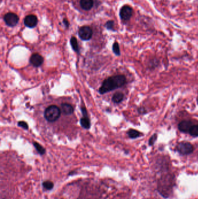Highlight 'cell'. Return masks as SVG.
Returning <instances> with one entry per match:
<instances>
[{
  "mask_svg": "<svg viewBox=\"0 0 198 199\" xmlns=\"http://www.w3.org/2000/svg\"><path fill=\"white\" fill-rule=\"evenodd\" d=\"M133 14V8L129 5H124L120 10V19L123 21H128L131 19Z\"/></svg>",
  "mask_w": 198,
  "mask_h": 199,
  "instance_id": "7",
  "label": "cell"
},
{
  "mask_svg": "<svg viewBox=\"0 0 198 199\" xmlns=\"http://www.w3.org/2000/svg\"><path fill=\"white\" fill-rule=\"evenodd\" d=\"M43 187L45 189L50 190L53 189L54 184V183L52 181L46 180V181H44L43 183Z\"/></svg>",
  "mask_w": 198,
  "mask_h": 199,
  "instance_id": "20",
  "label": "cell"
},
{
  "mask_svg": "<svg viewBox=\"0 0 198 199\" xmlns=\"http://www.w3.org/2000/svg\"><path fill=\"white\" fill-rule=\"evenodd\" d=\"M157 139H158V135H157V134L155 133V134H153L149 140V145L151 146H153L155 144V143L156 142Z\"/></svg>",
  "mask_w": 198,
  "mask_h": 199,
  "instance_id": "22",
  "label": "cell"
},
{
  "mask_svg": "<svg viewBox=\"0 0 198 199\" xmlns=\"http://www.w3.org/2000/svg\"><path fill=\"white\" fill-rule=\"evenodd\" d=\"M18 125L19 126L21 127V128H22L25 129L27 130L29 129V126H28V125H27V124L26 122H25V121H19V122H18Z\"/></svg>",
  "mask_w": 198,
  "mask_h": 199,
  "instance_id": "23",
  "label": "cell"
},
{
  "mask_svg": "<svg viewBox=\"0 0 198 199\" xmlns=\"http://www.w3.org/2000/svg\"><path fill=\"white\" fill-rule=\"evenodd\" d=\"M193 125V122L191 121H188V120L182 121L178 124V129L180 132L183 133H189V130Z\"/></svg>",
  "mask_w": 198,
  "mask_h": 199,
  "instance_id": "10",
  "label": "cell"
},
{
  "mask_svg": "<svg viewBox=\"0 0 198 199\" xmlns=\"http://www.w3.org/2000/svg\"><path fill=\"white\" fill-rule=\"evenodd\" d=\"M175 184L174 176L167 175L162 176L159 182L158 191L164 197L168 198L172 192Z\"/></svg>",
  "mask_w": 198,
  "mask_h": 199,
  "instance_id": "2",
  "label": "cell"
},
{
  "mask_svg": "<svg viewBox=\"0 0 198 199\" xmlns=\"http://www.w3.org/2000/svg\"><path fill=\"white\" fill-rule=\"evenodd\" d=\"M4 20L8 26L13 28L19 23V18L15 13L8 12L4 16Z\"/></svg>",
  "mask_w": 198,
  "mask_h": 199,
  "instance_id": "5",
  "label": "cell"
},
{
  "mask_svg": "<svg viewBox=\"0 0 198 199\" xmlns=\"http://www.w3.org/2000/svg\"><path fill=\"white\" fill-rule=\"evenodd\" d=\"M61 110L56 105H50L44 111L45 120L50 122H54L60 118Z\"/></svg>",
  "mask_w": 198,
  "mask_h": 199,
  "instance_id": "3",
  "label": "cell"
},
{
  "mask_svg": "<svg viewBox=\"0 0 198 199\" xmlns=\"http://www.w3.org/2000/svg\"><path fill=\"white\" fill-rule=\"evenodd\" d=\"M124 97V94L122 92H116L113 95L112 100L114 103L119 104L123 100Z\"/></svg>",
  "mask_w": 198,
  "mask_h": 199,
  "instance_id": "14",
  "label": "cell"
},
{
  "mask_svg": "<svg viewBox=\"0 0 198 199\" xmlns=\"http://www.w3.org/2000/svg\"><path fill=\"white\" fill-rule=\"evenodd\" d=\"M80 125L81 126L86 129H89L91 127V122L89 116H83L80 119Z\"/></svg>",
  "mask_w": 198,
  "mask_h": 199,
  "instance_id": "13",
  "label": "cell"
},
{
  "mask_svg": "<svg viewBox=\"0 0 198 199\" xmlns=\"http://www.w3.org/2000/svg\"><path fill=\"white\" fill-rule=\"evenodd\" d=\"M127 83V80L124 75H116L110 76L103 82L99 89V93L104 95L109 91L118 89L123 87Z\"/></svg>",
  "mask_w": 198,
  "mask_h": 199,
  "instance_id": "1",
  "label": "cell"
},
{
  "mask_svg": "<svg viewBox=\"0 0 198 199\" xmlns=\"http://www.w3.org/2000/svg\"><path fill=\"white\" fill-rule=\"evenodd\" d=\"M33 145L35 146V149L40 155H44L45 153V149L41 145H40L39 143L37 142H33Z\"/></svg>",
  "mask_w": 198,
  "mask_h": 199,
  "instance_id": "18",
  "label": "cell"
},
{
  "mask_svg": "<svg viewBox=\"0 0 198 199\" xmlns=\"http://www.w3.org/2000/svg\"><path fill=\"white\" fill-rule=\"evenodd\" d=\"M2 1V0H1V1Z\"/></svg>",
  "mask_w": 198,
  "mask_h": 199,
  "instance_id": "27",
  "label": "cell"
},
{
  "mask_svg": "<svg viewBox=\"0 0 198 199\" xmlns=\"http://www.w3.org/2000/svg\"><path fill=\"white\" fill-rule=\"evenodd\" d=\"M78 34L81 40L88 41L92 38L93 32L92 29L89 26H83L79 29Z\"/></svg>",
  "mask_w": 198,
  "mask_h": 199,
  "instance_id": "6",
  "label": "cell"
},
{
  "mask_svg": "<svg viewBox=\"0 0 198 199\" xmlns=\"http://www.w3.org/2000/svg\"><path fill=\"white\" fill-rule=\"evenodd\" d=\"M81 111L82 112V114L83 116H88V114H87V111L86 108L84 107H81Z\"/></svg>",
  "mask_w": 198,
  "mask_h": 199,
  "instance_id": "25",
  "label": "cell"
},
{
  "mask_svg": "<svg viewBox=\"0 0 198 199\" xmlns=\"http://www.w3.org/2000/svg\"><path fill=\"white\" fill-rule=\"evenodd\" d=\"M60 110L64 115L72 114L74 112V108L72 105L68 103H62L60 105Z\"/></svg>",
  "mask_w": 198,
  "mask_h": 199,
  "instance_id": "11",
  "label": "cell"
},
{
  "mask_svg": "<svg viewBox=\"0 0 198 199\" xmlns=\"http://www.w3.org/2000/svg\"><path fill=\"white\" fill-rule=\"evenodd\" d=\"M188 133L193 137H198V125H193L189 130Z\"/></svg>",
  "mask_w": 198,
  "mask_h": 199,
  "instance_id": "17",
  "label": "cell"
},
{
  "mask_svg": "<svg viewBox=\"0 0 198 199\" xmlns=\"http://www.w3.org/2000/svg\"><path fill=\"white\" fill-rule=\"evenodd\" d=\"M138 112L139 114H146L147 111L146 109L144 108V107H140V108H138Z\"/></svg>",
  "mask_w": 198,
  "mask_h": 199,
  "instance_id": "24",
  "label": "cell"
},
{
  "mask_svg": "<svg viewBox=\"0 0 198 199\" xmlns=\"http://www.w3.org/2000/svg\"><path fill=\"white\" fill-rule=\"evenodd\" d=\"M70 45H71L73 50H74L75 52H76L78 54H79V44H78V42H77V39L74 36H72L71 37V39H70Z\"/></svg>",
  "mask_w": 198,
  "mask_h": 199,
  "instance_id": "15",
  "label": "cell"
},
{
  "mask_svg": "<svg viewBox=\"0 0 198 199\" xmlns=\"http://www.w3.org/2000/svg\"><path fill=\"white\" fill-rule=\"evenodd\" d=\"M176 150L180 155H186L191 154L193 151V145L187 142H181L176 146Z\"/></svg>",
  "mask_w": 198,
  "mask_h": 199,
  "instance_id": "4",
  "label": "cell"
},
{
  "mask_svg": "<svg viewBox=\"0 0 198 199\" xmlns=\"http://www.w3.org/2000/svg\"><path fill=\"white\" fill-rule=\"evenodd\" d=\"M112 50L113 52L114 53L115 55L119 56L120 55V46H119V43L117 41H115L113 46H112Z\"/></svg>",
  "mask_w": 198,
  "mask_h": 199,
  "instance_id": "19",
  "label": "cell"
},
{
  "mask_svg": "<svg viewBox=\"0 0 198 199\" xmlns=\"http://www.w3.org/2000/svg\"><path fill=\"white\" fill-rule=\"evenodd\" d=\"M63 23H64V24L66 28H69V26L70 25L69 22L68 20V19H67L66 18H64V20H63Z\"/></svg>",
  "mask_w": 198,
  "mask_h": 199,
  "instance_id": "26",
  "label": "cell"
},
{
  "mask_svg": "<svg viewBox=\"0 0 198 199\" xmlns=\"http://www.w3.org/2000/svg\"><path fill=\"white\" fill-rule=\"evenodd\" d=\"M105 27L110 30H114V22L113 20H110L107 21L105 25Z\"/></svg>",
  "mask_w": 198,
  "mask_h": 199,
  "instance_id": "21",
  "label": "cell"
},
{
  "mask_svg": "<svg viewBox=\"0 0 198 199\" xmlns=\"http://www.w3.org/2000/svg\"><path fill=\"white\" fill-rule=\"evenodd\" d=\"M80 5L81 8L85 11H89L92 9L94 5L93 0H80Z\"/></svg>",
  "mask_w": 198,
  "mask_h": 199,
  "instance_id": "12",
  "label": "cell"
},
{
  "mask_svg": "<svg viewBox=\"0 0 198 199\" xmlns=\"http://www.w3.org/2000/svg\"><path fill=\"white\" fill-rule=\"evenodd\" d=\"M44 58L38 53H35L30 57V62L35 67H39L43 64Z\"/></svg>",
  "mask_w": 198,
  "mask_h": 199,
  "instance_id": "9",
  "label": "cell"
},
{
  "mask_svg": "<svg viewBox=\"0 0 198 199\" xmlns=\"http://www.w3.org/2000/svg\"><path fill=\"white\" fill-rule=\"evenodd\" d=\"M127 134L129 138L131 139H137L139 137H140L141 136H142V133H141L137 130L131 129L127 132Z\"/></svg>",
  "mask_w": 198,
  "mask_h": 199,
  "instance_id": "16",
  "label": "cell"
},
{
  "mask_svg": "<svg viewBox=\"0 0 198 199\" xmlns=\"http://www.w3.org/2000/svg\"><path fill=\"white\" fill-rule=\"evenodd\" d=\"M24 24L29 28H34L38 23V18L35 15L26 16L24 19Z\"/></svg>",
  "mask_w": 198,
  "mask_h": 199,
  "instance_id": "8",
  "label": "cell"
}]
</instances>
